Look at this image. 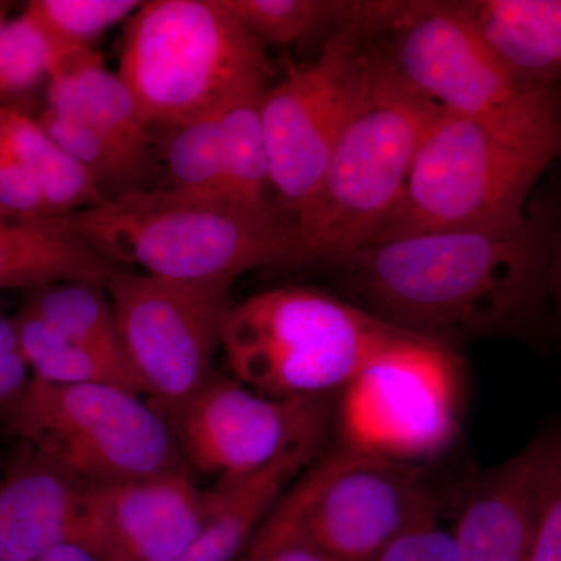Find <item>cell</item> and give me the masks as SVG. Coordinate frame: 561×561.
<instances>
[{
    "mask_svg": "<svg viewBox=\"0 0 561 561\" xmlns=\"http://www.w3.org/2000/svg\"><path fill=\"white\" fill-rule=\"evenodd\" d=\"M561 456V424L482 472L454 523L459 561H529Z\"/></svg>",
    "mask_w": 561,
    "mask_h": 561,
    "instance_id": "15",
    "label": "cell"
},
{
    "mask_svg": "<svg viewBox=\"0 0 561 561\" xmlns=\"http://www.w3.org/2000/svg\"><path fill=\"white\" fill-rule=\"evenodd\" d=\"M457 5L523 90L556 91L561 83V0H463Z\"/></svg>",
    "mask_w": 561,
    "mask_h": 561,
    "instance_id": "17",
    "label": "cell"
},
{
    "mask_svg": "<svg viewBox=\"0 0 561 561\" xmlns=\"http://www.w3.org/2000/svg\"><path fill=\"white\" fill-rule=\"evenodd\" d=\"M440 106L413 90L368 43L348 113L316 194L295 220V265H341L373 242L405 190Z\"/></svg>",
    "mask_w": 561,
    "mask_h": 561,
    "instance_id": "2",
    "label": "cell"
},
{
    "mask_svg": "<svg viewBox=\"0 0 561 561\" xmlns=\"http://www.w3.org/2000/svg\"><path fill=\"white\" fill-rule=\"evenodd\" d=\"M140 5L139 0H32L25 13L49 39L54 69L70 55L91 49L99 35L130 20Z\"/></svg>",
    "mask_w": 561,
    "mask_h": 561,
    "instance_id": "28",
    "label": "cell"
},
{
    "mask_svg": "<svg viewBox=\"0 0 561 561\" xmlns=\"http://www.w3.org/2000/svg\"><path fill=\"white\" fill-rule=\"evenodd\" d=\"M449 345L402 335L339 393V445L421 467L460 432L463 378Z\"/></svg>",
    "mask_w": 561,
    "mask_h": 561,
    "instance_id": "8",
    "label": "cell"
},
{
    "mask_svg": "<svg viewBox=\"0 0 561 561\" xmlns=\"http://www.w3.org/2000/svg\"><path fill=\"white\" fill-rule=\"evenodd\" d=\"M208 502L187 471L88 486L80 538L110 561H173L201 531Z\"/></svg>",
    "mask_w": 561,
    "mask_h": 561,
    "instance_id": "14",
    "label": "cell"
},
{
    "mask_svg": "<svg viewBox=\"0 0 561 561\" xmlns=\"http://www.w3.org/2000/svg\"><path fill=\"white\" fill-rule=\"evenodd\" d=\"M14 323L22 357L38 381L55 386L106 383L146 394L127 357L72 341L25 309L14 317Z\"/></svg>",
    "mask_w": 561,
    "mask_h": 561,
    "instance_id": "21",
    "label": "cell"
},
{
    "mask_svg": "<svg viewBox=\"0 0 561 561\" xmlns=\"http://www.w3.org/2000/svg\"><path fill=\"white\" fill-rule=\"evenodd\" d=\"M239 561H341L302 531L280 497L254 531Z\"/></svg>",
    "mask_w": 561,
    "mask_h": 561,
    "instance_id": "30",
    "label": "cell"
},
{
    "mask_svg": "<svg viewBox=\"0 0 561 561\" xmlns=\"http://www.w3.org/2000/svg\"><path fill=\"white\" fill-rule=\"evenodd\" d=\"M264 92L239 99L221 113L225 191L228 201L245 208L279 210L268 198L271 168L261 119Z\"/></svg>",
    "mask_w": 561,
    "mask_h": 561,
    "instance_id": "24",
    "label": "cell"
},
{
    "mask_svg": "<svg viewBox=\"0 0 561 561\" xmlns=\"http://www.w3.org/2000/svg\"><path fill=\"white\" fill-rule=\"evenodd\" d=\"M387 35L376 46L391 68L442 110L504 130L561 131L556 91L523 90L457 2H408Z\"/></svg>",
    "mask_w": 561,
    "mask_h": 561,
    "instance_id": "9",
    "label": "cell"
},
{
    "mask_svg": "<svg viewBox=\"0 0 561 561\" xmlns=\"http://www.w3.org/2000/svg\"><path fill=\"white\" fill-rule=\"evenodd\" d=\"M330 415L328 397H267L213 373L169 421L190 467L230 481L297 454L319 456Z\"/></svg>",
    "mask_w": 561,
    "mask_h": 561,
    "instance_id": "12",
    "label": "cell"
},
{
    "mask_svg": "<svg viewBox=\"0 0 561 561\" xmlns=\"http://www.w3.org/2000/svg\"><path fill=\"white\" fill-rule=\"evenodd\" d=\"M7 14H0V32H2L3 24H5Z\"/></svg>",
    "mask_w": 561,
    "mask_h": 561,
    "instance_id": "38",
    "label": "cell"
},
{
    "mask_svg": "<svg viewBox=\"0 0 561 561\" xmlns=\"http://www.w3.org/2000/svg\"><path fill=\"white\" fill-rule=\"evenodd\" d=\"M560 228L551 210H529L502 227L368 243L339 268L357 306L401 330L445 345L524 337L545 319Z\"/></svg>",
    "mask_w": 561,
    "mask_h": 561,
    "instance_id": "1",
    "label": "cell"
},
{
    "mask_svg": "<svg viewBox=\"0 0 561 561\" xmlns=\"http://www.w3.org/2000/svg\"><path fill=\"white\" fill-rule=\"evenodd\" d=\"M114 264L176 283L230 289L243 273L294 264L297 228L280 210L138 190L61 216Z\"/></svg>",
    "mask_w": 561,
    "mask_h": 561,
    "instance_id": "3",
    "label": "cell"
},
{
    "mask_svg": "<svg viewBox=\"0 0 561 561\" xmlns=\"http://www.w3.org/2000/svg\"><path fill=\"white\" fill-rule=\"evenodd\" d=\"M105 290L103 286L88 283L57 284L33 291L24 309L72 341L125 356Z\"/></svg>",
    "mask_w": 561,
    "mask_h": 561,
    "instance_id": "26",
    "label": "cell"
},
{
    "mask_svg": "<svg viewBox=\"0 0 561 561\" xmlns=\"http://www.w3.org/2000/svg\"><path fill=\"white\" fill-rule=\"evenodd\" d=\"M0 14H7L5 3L0 2Z\"/></svg>",
    "mask_w": 561,
    "mask_h": 561,
    "instance_id": "39",
    "label": "cell"
},
{
    "mask_svg": "<svg viewBox=\"0 0 561 561\" xmlns=\"http://www.w3.org/2000/svg\"><path fill=\"white\" fill-rule=\"evenodd\" d=\"M88 485L25 446L0 479V561H35L80 537Z\"/></svg>",
    "mask_w": 561,
    "mask_h": 561,
    "instance_id": "16",
    "label": "cell"
},
{
    "mask_svg": "<svg viewBox=\"0 0 561 561\" xmlns=\"http://www.w3.org/2000/svg\"><path fill=\"white\" fill-rule=\"evenodd\" d=\"M117 73L162 130L267 91L272 66L224 0H150L125 25Z\"/></svg>",
    "mask_w": 561,
    "mask_h": 561,
    "instance_id": "4",
    "label": "cell"
},
{
    "mask_svg": "<svg viewBox=\"0 0 561 561\" xmlns=\"http://www.w3.org/2000/svg\"><path fill=\"white\" fill-rule=\"evenodd\" d=\"M54 54L28 13L7 20L0 32V99L21 94L49 77Z\"/></svg>",
    "mask_w": 561,
    "mask_h": 561,
    "instance_id": "29",
    "label": "cell"
},
{
    "mask_svg": "<svg viewBox=\"0 0 561 561\" xmlns=\"http://www.w3.org/2000/svg\"><path fill=\"white\" fill-rule=\"evenodd\" d=\"M139 397L106 383L32 378L5 411L25 445L88 486L187 471L171 421Z\"/></svg>",
    "mask_w": 561,
    "mask_h": 561,
    "instance_id": "7",
    "label": "cell"
},
{
    "mask_svg": "<svg viewBox=\"0 0 561 561\" xmlns=\"http://www.w3.org/2000/svg\"><path fill=\"white\" fill-rule=\"evenodd\" d=\"M105 289L125 356L169 420L213 376L228 290L119 268Z\"/></svg>",
    "mask_w": 561,
    "mask_h": 561,
    "instance_id": "11",
    "label": "cell"
},
{
    "mask_svg": "<svg viewBox=\"0 0 561 561\" xmlns=\"http://www.w3.org/2000/svg\"><path fill=\"white\" fill-rule=\"evenodd\" d=\"M371 561L459 560H457L453 531L442 526L440 515L437 512L394 538Z\"/></svg>",
    "mask_w": 561,
    "mask_h": 561,
    "instance_id": "31",
    "label": "cell"
},
{
    "mask_svg": "<svg viewBox=\"0 0 561 561\" xmlns=\"http://www.w3.org/2000/svg\"><path fill=\"white\" fill-rule=\"evenodd\" d=\"M561 131L504 130L442 110L421 140L397 209L373 242L419 232L502 227L526 217Z\"/></svg>",
    "mask_w": 561,
    "mask_h": 561,
    "instance_id": "6",
    "label": "cell"
},
{
    "mask_svg": "<svg viewBox=\"0 0 561 561\" xmlns=\"http://www.w3.org/2000/svg\"><path fill=\"white\" fill-rule=\"evenodd\" d=\"M529 561H561V456Z\"/></svg>",
    "mask_w": 561,
    "mask_h": 561,
    "instance_id": "33",
    "label": "cell"
},
{
    "mask_svg": "<svg viewBox=\"0 0 561 561\" xmlns=\"http://www.w3.org/2000/svg\"><path fill=\"white\" fill-rule=\"evenodd\" d=\"M117 265L76 234L61 216H0V290L46 289L65 283L106 286Z\"/></svg>",
    "mask_w": 561,
    "mask_h": 561,
    "instance_id": "18",
    "label": "cell"
},
{
    "mask_svg": "<svg viewBox=\"0 0 561 561\" xmlns=\"http://www.w3.org/2000/svg\"><path fill=\"white\" fill-rule=\"evenodd\" d=\"M302 531L341 561H371L438 512L423 468L339 445L280 496Z\"/></svg>",
    "mask_w": 561,
    "mask_h": 561,
    "instance_id": "10",
    "label": "cell"
},
{
    "mask_svg": "<svg viewBox=\"0 0 561 561\" xmlns=\"http://www.w3.org/2000/svg\"><path fill=\"white\" fill-rule=\"evenodd\" d=\"M368 43L360 32L334 33L311 65L290 66L262 95L272 192L280 213L294 224L323 179Z\"/></svg>",
    "mask_w": 561,
    "mask_h": 561,
    "instance_id": "13",
    "label": "cell"
},
{
    "mask_svg": "<svg viewBox=\"0 0 561 561\" xmlns=\"http://www.w3.org/2000/svg\"><path fill=\"white\" fill-rule=\"evenodd\" d=\"M221 113L180 127L162 128L168 131L162 142L168 191L198 201H228L221 151Z\"/></svg>",
    "mask_w": 561,
    "mask_h": 561,
    "instance_id": "25",
    "label": "cell"
},
{
    "mask_svg": "<svg viewBox=\"0 0 561 561\" xmlns=\"http://www.w3.org/2000/svg\"><path fill=\"white\" fill-rule=\"evenodd\" d=\"M36 121L66 153L94 176L103 197L106 198V190L114 192L113 197L144 190L139 181L150 172L149 160L136 157L101 133L49 108Z\"/></svg>",
    "mask_w": 561,
    "mask_h": 561,
    "instance_id": "27",
    "label": "cell"
},
{
    "mask_svg": "<svg viewBox=\"0 0 561 561\" xmlns=\"http://www.w3.org/2000/svg\"><path fill=\"white\" fill-rule=\"evenodd\" d=\"M228 10L262 44L291 46L319 35L360 32L365 0H224Z\"/></svg>",
    "mask_w": 561,
    "mask_h": 561,
    "instance_id": "23",
    "label": "cell"
},
{
    "mask_svg": "<svg viewBox=\"0 0 561 561\" xmlns=\"http://www.w3.org/2000/svg\"><path fill=\"white\" fill-rule=\"evenodd\" d=\"M549 300L556 305L561 321V228L557 238L556 250L551 262V276H549Z\"/></svg>",
    "mask_w": 561,
    "mask_h": 561,
    "instance_id": "36",
    "label": "cell"
},
{
    "mask_svg": "<svg viewBox=\"0 0 561 561\" xmlns=\"http://www.w3.org/2000/svg\"><path fill=\"white\" fill-rule=\"evenodd\" d=\"M0 130L2 150L32 173L49 216H66L106 201L94 176L66 153L38 121L16 110L0 108Z\"/></svg>",
    "mask_w": 561,
    "mask_h": 561,
    "instance_id": "22",
    "label": "cell"
},
{
    "mask_svg": "<svg viewBox=\"0 0 561 561\" xmlns=\"http://www.w3.org/2000/svg\"><path fill=\"white\" fill-rule=\"evenodd\" d=\"M18 345L16 323L5 313L0 312V354L16 353Z\"/></svg>",
    "mask_w": 561,
    "mask_h": 561,
    "instance_id": "37",
    "label": "cell"
},
{
    "mask_svg": "<svg viewBox=\"0 0 561 561\" xmlns=\"http://www.w3.org/2000/svg\"><path fill=\"white\" fill-rule=\"evenodd\" d=\"M27 362L21 351L0 354V408L9 409L28 386Z\"/></svg>",
    "mask_w": 561,
    "mask_h": 561,
    "instance_id": "34",
    "label": "cell"
},
{
    "mask_svg": "<svg viewBox=\"0 0 561 561\" xmlns=\"http://www.w3.org/2000/svg\"><path fill=\"white\" fill-rule=\"evenodd\" d=\"M35 561H110L101 551L84 541L83 538L76 537L54 546L49 551L43 553Z\"/></svg>",
    "mask_w": 561,
    "mask_h": 561,
    "instance_id": "35",
    "label": "cell"
},
{
    "mask_svg": "<svg viewBox=\"0 0 561 561\" xmlns=\"http://www.w3.org/2000/svg\"><path fill=\"white\" fill-rule=\"evenodd\" d=\"M0 216L35 220L49 216L43 192L31 172L7 151H0Z\"/></svg>",
    "mask_w": 561,
    "mask_h": 561,
    "instance_id": "32",
    "label": "cell"
},
{
    "mask_svg": "<svg viewBox=\"0 0 561 561\" xmlns=\"http://www.w3.org/2000/svg\"><path fill=\"white\" fill-rule=\"evenodd\" d=\"M239 561V560H238Z\"/></svg>",
    "mask_w": 561,
    "mask_h": 561,
    "instance_id": "41",
    "label": "cell"
},
{
    "mask_svg": "<svg viewBox=\"0 0 561 561\" xmlns=\"http://www.w3.org/2000/svg\"><path fill=\"white\" fill-rule=\"evenodd\" d=\"M0 151H2V130H0Z\"/></svg>",
    "mask_w": 561,
    "mask_h": 561,
    "instance_id": "40",
    "label": "cell"
},
{
    "mask_svg": "<svg viewBox=\"0 0 561 561\" xmlns=\"http://www.w3.org/2000/svg\"><path fill=\"white\" fill-rule=\"evenodd\" d=\"M316 454H297L247 478L220 481L208 491L205 523L186 551L173 561H236L287 483L308 467Z\"/></svg>",
    "mask_w": 561,
    "mask_h": 561,
    "instance_id": "20",
    "label": "cell"
},
{
    "mask_svg": "<svg viewBox=\"0 0 561 561\" xmlns=\"http://www.w3.org/2000/svg\"><path fill=\"white\" fill-rule=\"evenodd\" d=\"M49 110L80 122L125 150L151 161L153 135L119 73L92 49L77 51L51 69Z\"/></svg>",
    "mask_w": 561,
    "mask_h": 561,
    "instance_id": "19",
    "label": "cell"
},
{
    "mask_svg": "<svg viewBox=\"0 0 561 561\" xmlns=\"http://www.w3.org/2000/svg\"><path fill=\"white\" fill-rule=\"evenodd\" d=\"M408 332L324 291L279 287L228 306L220 346L232 378L257 393L328 397Z\"/></svg>",
    "mask_w": 561,
    "mask_h": 561,
    "instance_id": "5",
    "label": "cell"
}]
</instances>
